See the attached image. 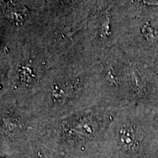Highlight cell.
Instances as JSON below:
<instances>
[{"mask_svg": "<svg viewBox=\"0 0 158 158\" xmlns=\"http://www.w3.org/2000/svg\"><path fill=\"white\" fill-rule=\"evenodd\" d=\"M112 120L95 110L81 111L39 129L35 141L71 158H106Z\"/></svg>", "mask_w": 158, "mask_h": 158, "instance_id": "cell-1", "label": "cell"}, {"mask_svg": "<svg viewBox=\"0 0 158 158\" xmlns=\"http://www.w3.org/2000/svg\"><path fill=\"white\" fill-rule=\"evenodd\" d=\"M151 144L137 124L127 119L110 126L106 143V158H149Z\"/></svg>", "mask_w": 158, "mask_h": 158, "instance_id": "cell-2", "label": "cell"}, {"mask_svg": "<svg viewBox=\"0 0 158 158\" xmlns=\"http://www.w3.org/2000/svg\"><path fill=\"white\" fill-rule=\"evenodd\" d=\"M5 13L9 20L14 22L15 24H21L27 17L26 8L20 4L8 0L5 2Z\"/></svg>", "mask_w": 158, "mask_h": 158, "instance_id": "cell-3", "label": "cell"}, {"mask_svg": "<svg viewBox=\"0 0 158 158\" xmlns=\"http://www.w3.org/2000/svg\"><path fill=\"white\" fill-rule=\"evenodd\" d=\"M31 149H32L33 158H71L68 156L62 155L48 149L42 144L35 141L31 142Z\"/></svg>", "mask_w": 158, "mask_h": 158, "instance_id": "cell-4", "label": "cell"}, {"mask_svg": "<svg viewBox=\"0 0 158 158\" xmlns=\"http://www.w3.org/2000/svg\"><path fill=\"white\" fill-rule=\"evenodd\" d=\"M0 158H33L32 149L31 146L25 149L18 151H0Z\"/></svg>", "mask_w": 158, "mask_h": 158, "instance_id": "cell-5", "label": "cell"}]
</instances>
